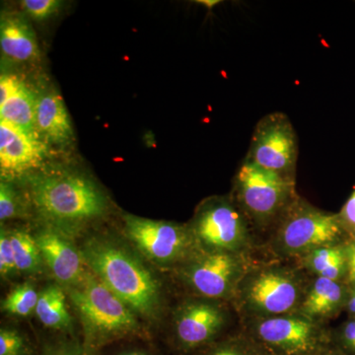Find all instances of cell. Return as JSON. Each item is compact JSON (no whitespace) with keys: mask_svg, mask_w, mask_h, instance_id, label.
Masks as SVG:
<instances>
[{"mask_svg":"<svg viewBox=\"0 0 355 355\" xmlns=\"http://www.w3.org/2000/svg\"><path fill=\"white\" fill-rule=\"evenodd\" d=\"M301 263L317 277L342 282L347 275L345 245L319 248L301 257Z\"/></svg>","mask_w":355,"mask_h":355,"instance_id":"d6986e66","label":"cell"},{"mask_svg":"<svg viewBox=\"0 0 355 355\" xmlns=\"http://www.w3.org/2000/svg\"><path fill=\"white\" fill-rule=\"evenodd\" d=\"M251 321L254 338L277 354H311L324 340L321 324L299 313Z\"/></svg>","mask_w":355,"mask_h":355,"instance_id":"8fae6325","label":"cell"},{"mask_svg":"<svg viewBox=\"0 0 355 355\" xmlns=\"http://www.w3.org/2000/svg\"><path fill=\"white\" fill-rule=\"evenodd\" d=\"M345 248L347 254V277L349 282L355 284V238H350V242Z\"/></svg>","mask_w":355,"mask_h":355,"instance_id":"4dcf8cb0","label":"cell"},{"mask_svg":"<svg viewBox=\"0 0 355 355\" xmlns=\"http://www.w3.org/2000/svg\"><path fill=\"white\" fill-rule=\"evenodd\" d=\"M67 296L57 284L46 286L40 292L36 313L39 321L46 328L69 330L72 319L67 307Z\"/></svg>","mask_w":355,"mask_h":355,"instance_id":"ffe728a7","label":"cell"},{"mask_svg":"<svg viewBox=\"0 0 355 355\" xmlns=\"http://www.w3.org/2000/svg\"><path fill=\"white\" fill-rule=\"evenodd\" d=\"M44 144L10 123L0 121V167L2 176H20L40 167Z\"/></svg>","mask_w":355,"mask_h":355,"instance_id":"5bb4252c","label":"cell"},{"mask_svg":"<svg viewBox=\"0 0 355 355\" xmlns=\"http://www.w3.org/2000/svg\"><path fill=\"white\" fill-rule=\"evenodd\" d=\"M36 108L37 95L24 83L16 94L0 105V121H6L30 137L39 139L35 127Z\"/></svg>","mask_w":355,"mask_h":355,"instance_id":"ac0fdd59","label":"cell"},{"mask_svg":"<svg viewBox=\"0 0 355 355\" xmlns=\"http://www.w3.org/2000/svg\"><path fill=\"white\" fill-rule=\"evenodd\" d=\"M23 83L19 77L15 76H1L0 78V105L10 99L22 87Z\"/></svg>","mask_w":355,"mask_h":355,"instance_id":"f546056e","label":"cell"},{"mask_svg":"<svg viewBox=\"0 0 355 355\" xmlns=\"http://www.w3.org/2000/svg\"><path fill=\"white\" fill-rule=\"evenodd\" d=\"M188 226L202 251L246 253L251 245V224L232 196L203 200Z\"/></svg>","mask_w":355,"mask_h":355,"instance_id":"52a82bcc","label":"cell"},{"mask_svg":"<svg viewBox=\"0 0 355 355\" xmlns=\"http://www.w3.org/2000/svg\"><path fill=\"white\" fill-rule=\"evenodd\" d=\"M21 6L30 17L44 20L57 13L62 2L58 0H24L21 2Z\"/></svg>","mask_w":355,"mask_h":355,"instance_id":"484cf974","label":"cell"},{"mask_svg":"<svg viewBox=\"0 0 355 355\" xmlns=\"http://www.w3.org/2000/svg\"><path fill=\"white\" fill-rule=\"evenodd\" d=\"M197 2L202 4V6L207 7V9H212L217 4L220 3L219 0H198Z\"/></svg>","mask_w":355,"mask_h":355,"instance_id":"836d02e7","label":"cell"},{"mask_svg":"<svg viewBox=\"0 0 355 355\" xmlns=\"http://www.w3.org/2000/svg\"><path fill=\"white\" fill-rule=\"evenodd\" d=\"M307 288L302 277L287 266H251L233 300L251 320L282 316L297 313Z\"/></svg>","mask_w":355,"mask_h":355,"instance_id":"277c9868","label":"cell"},{"mask_svg":"<svg viewBox=\"0 0 355 355\" xmlns=\"http://www.w3.org/2000/svg\"><path fill=\"white\" fill-rule=\"evenodd\" d=\"M203 355H263L254 345L244 340H231L219 343Z\"/></svg>","mask_w":355,"mask_h":355,"instance_id":"4316f807","label":"cell"},{"mask_svg":"<svg viewBox=\"0 0 355 355\" xmlns=\"http://www.w3.org/2000/svg\"><path fill=\"white\" fill-rule=\"evenodd\" d=\"M298 140L288 116L280 112L266 114L257 123L250 142L246 160L295 180Z\"/></svg>","mask_w":355,"mask_h":355,"instance_id":"30bf717a","label":"cell"},{"mask_svg":"<svg viewBox=\"0 0 355 355\" xmlns=\"http://www.w3.org/2000/svg\"><path fill=\"white\" fill-rule=\"evenodd\" d=\"M246 253L197 249L178 266L184 286L202 298L233 300L240 282L251 268Z\"/></svg>","mask_w":355,"mask_h":355,"instance_id":"ba28073f","label":"cell"},{"mask_svg":"<svg viewBox=\"0 0 355 355\" xmlns=\"http://www.w3.org/2000/svg\"><path fill=\"white\" fill-rule=\"evenodd\" d=\"M70 300L83 327L84 345L89 349L139 335V316L92 272H86L80 284L69 288Z\"/></svg>","mask_w":355,"mask_h":355,"instance_id":"3957f363","label":"cell"},{"mask_svg":"<svg viewBox=\"0 0 355 355\" xmlns=\"http://www.w3.org/2000/svg\"><path fill=\"white\" fill-rule=\"evenodd\" d=\"M17 272L10 232L6 229L1 228V232H0V273L3 279H10Z\"/></svg>","mask_w":355,"mask_h":355,"instance_id":"d4e9b609","label":"cell"},{"mask_svg":"<svg viewBox=\"0 0 355 355\" xmlns=\"http://www.w3.org/2000/svg\"><path fill=\"white\" fill-rule=\"evenodd\" d=\"M9 232L18 272L37 275L41 272L44 261L34 236L22 229H14Z\"/></svg>","mask_w":355,"mask_h":355,"instance_id":"44dd1931","label":"cell"},{"mask_svg":"<svg viewBox=\"0 0 355 355\" xmlns=\"http://www.w3.org/2000/svg\"><path fill=\"white\" fill-rule=\"evenodd\" d=\"M231 196L251 226L259 229L277 225L298 198L295 180L268 171L246 159L236 173Z\"/></svg>","mask_w":355,"mask_h":355,"instance_id":"5b68a950","label":"cell"},{"mask_svg":"<svg viewBox=\"0 0 355 355\" xmlns=\"http://www.w3.org/2000/svg\"><path fill=\"white\" fill-rule=\"evenodd\" d=\"M343 342L347 349L355 352V319L345 324L342 331Z\"/></svg>","mask_w":355,"mask_h":355,"instance_id":"1f68e13d","label":"cell"},{"mask_svg":"<svg viewBox=\"0 0 355 355\" xmlns=\"http://www.w3.org/2000/svg\"><path fill=\"white\" fill-rule=\"evenodd\" d=\"M228 323V313L220 301L191 299L177 308L174 334L180 347L195 349L214 340Z\"/></svg>","mask_w":355,"mask_h":355,"instance_id":"7c38bea8","label":"cell"},{"mask_svg":"<svg viewBox=\"0 0 355 355\" xmlns=\"http://www.w3.org/2000/svg\"><path fill=\"white\" fill-rule=\"evenodd\" d=\"M30 200L50 228L70 237L109 209L108 198L89 178L69 171H46L29 178Z\"/></svg>","mask_w":355,"mask_h":355,"instance_id":"7a4b0ae2","label":"cell"},{"mask_svg":"<svg viewBox=\"0 0 355 355\" xmlns=\"http://www.w3.org/2000/svg\"><path fill=\"white\" fill-rule=\"evenodd\" d=\"M116 355H150L147 354V352H144V350H128V352H121V354Z\"/></svg>","mask_w":355,"mask_h":355,"instance_id":"e575fe53","label":"cell"},{"mask_svg":"<svg viewBox=\"0 0 355 355\" xmlns=\"http://www.w3.org/2000/svg\"><path fill=\"white\" fill-rule=\"evenodd\" d=\"M125 234L142 257L159 266H179L196 250L189 226L125 214Z\"/></svg>","mask_w":355,"mask_h":355,"instance_id":"9c48e42d","label":"cell"},{"mask_svg":"<svg viewBox=\"0 0 355 355\" xmlns=\"http://www.w3.org/2000/svg\"><path fill=\"white\" fill-rule=\"evenodd\" d=\"M347 299L342 282L316 277L308 286L297 313L320 323L338 314L343 305H347Z\"/></svg>","mask_w":355,"mask_h":355,"instance_id":"e0dca14e","label":"cell"},{"mask_svg":"<svg viewBox=\"0 0 355 355\" xmlns=\"http://www.w3.org/2000/svg\"><path fill=\"white\" fill-rule=\"evenodd\" d=\"M29 354V345L19 331L8 328L0 330V355Z\"/></svg>","mask_w":355,"mask_h":355,"instance_id":"cb8c5ba5","label":"cell"},{"mask_svg":"<svg viewBox=\"0 0 355 355\" xmlns=\"http://www.w3.org/2000/svg\"><path fill=\"white\" fill-rule=\"evenodd\" d=\"M80 253L90 272L137 316L157 319L162 308V287L139 254L104 236L89 238Z\"/></svg>","mask_w":355,"mask_h":355,"instance_id":"6da1fadb","label":"cell"},{"mask_svg":"<svg viewBox=\"0 0 355 355\" xmlns=\"http://www.w3.org/2000/svg\"><path fill=\"white\" fill-rule=\"evenodd\" d=\"M44 266L53 277L67 289L80 284L86 275L83 254L69 237L50 227L34 235Z\"/></svg>","mask_w":355,"mask_h":355,"instance_id":"4fadbf2b","label":"cell"},{"mask_svg":"<svg viewBox=\"0 0 355 355\" xmlns=\"http://www.w3.org/2000/svg\"><path fill=\"white\" fill-rule=\"evenodd\" d=\"M23 210V203L15 187L8 181H2L0 184V220L17 218L22 216Z\"/></svg>","mask_w":355,"mask_h":355,"instance_id":"603a6c76","label":"cell"},{"mask_svg":"<svg viewBox=\"0 0 355 355\" xmlns=\"http://www.w3.org/2000/svg\"><path fill=\"white\" fill-rule=\"evenodd\" d=\"M41 355H91V350L78 342L62 340L46 345Z\"/></svg>","mask_w":355,"mask_h":355,"instance_id":"83f0119b","label":"cell"},{"mask_svg":"<svg viewBox=\"0 0 355 355\" xmlns=\"http://www.w3.org/2000/svg\"><path fill=\"white\" fill-rule=\"evenodd\" d=\"M347 309H349L350 314L355 316V288L352 291V293L349 295L347 302Z\"/></svg>","mask_w":355,"mask_h":355,"instance_id":"d6a6232c","label":"cell"},{"mask_svg":"<svg viewBox=\"0 0 355 355\" xmlns=\"http://www.w3.org/2000/svg\"><path fill=\"white\" fill-rule=\"evenodd\" d=\"M37 135L40 140L55 144L69 146L73 141L71 121L62 98L55 91H46L37 96Z\"/></svg>","mask_w":355,"mask_h":355,"instance_id":"9a60e30c","label":"cell"},{"mask_svg":"<svg viewBox=\"0 0 355 355\" xmlns=\"http://www.w3.org/2000/svg\"><path fill=\"white\" fill-rule=\"evenodd\" d=\"M40 293L30 284L14 287L2 300L1 310L16 317H28L36 311Z\"/></svg>","mask_w":355,"mask_h":355,"instance_id":"7402d4cb","label":"cell"},{"mask_svg":"<svg viewBox=\"0 0 355 355\" xmlns=\"http://www.w3.org/2000/svg\"><path fill=\"white\" fill-rule=\"evenodd\" d=\"M347 232L338 214L324 211L297 198L275 225L272 248L287 258H299L319 248L342 245Z\"/></svg>","mask_w":355,"mask_h":355,"instance_id":"8992f818","label":"cell"},{"mask_svg":"<svg viewBox=\"0 0 355 355\" xmlns=\"http://www.w3.org/2000/svg\"><path fill=\"white\" fill-rule=\"evenodd\" d=\"M0 46L7 58L27 62L40 57L38 43L32 26L18 13H3L0 21Z\"/></svg>","mask_w":355,"mask_h":355,"instance_id":"2e32d148","label":"cell"},{"mask_svg":"<svg viewBox=\"0 0 355 355\" xmlns=\"http://www.w3.org/2000/svg\"><path fill=\"white\" fill-rule=\"evenodd\" d=\"M338 216L347 234L355 238V188Z\"/></svg>","mask_w":355,"mask_h":355,"instance_id":"f1b7e54d","label":"cell"}]
</instances>
